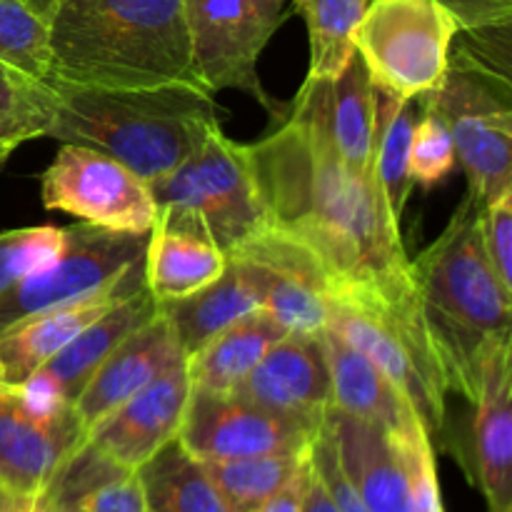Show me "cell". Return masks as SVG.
Here are the masks:
<instances>
[{"label": "cell", "instance_id": "39", "mask_svg": "<svg viewBox=\"0 0 512 512\" xmlns=\"http://www.w3.org/2000/svg\"><path fill=\"white\" fill-rule=\"evenodd\" d=\"M455 18L458 30L512 23V0H438Z\"/></svg>", "mask_w": 512, "mask_h": 512}, {"label": "cell", "instance_id": "28", "mask_svg": "<svg viewBox=\"0 0 512 512\" xmlns=\"http://www.w3.org/2000/svg\"><path fill=\"white\" fill-rule=\"evenodd\" d=\"M150 512H230L203 463L178 440L138 470Z\"/></svg>", "mask_w": 512, "mask_h": 512}, {"label": "cell", "instance_id": "12", "mask_svg": "<svg viewBox=\"0 0 512 512\" xmlns=\"http://www.w3.org/2000/svg\"><path fill=\"white\" fill-rule=\"evenodd\" d=\"M83 443L73 408L40 405L23 388L0 385V490L43 498Z\"/></svg>", "mask_w": 512, "mask_h": 512}, {"label": "cell", "instance_id": "7", "mask_svg": "<svg viewBox=\"0 0 512 512\" xmlns=\"http://www.w3.org/2000/svg\"><path fill=\"white\" fill-rule=\"evenodd\" d=\"M455 33L438 0H370L353 43L380 95L420 100L445 83Z\"/></svg>", "mask_w": 512, "mask_h": 512}, {"label": "cell", "instance_id": "14", "mask_svg": "<svg viewBox=\"0 0 512 512\" xmlns=\"http://www.w3.org/2000/svg\"><path fill=\"white\" fill-rule=\"evenodd\" d=\"M253 265L263 278V310L288 335H320L328 328L335 283L305 245L265 228L228 255Z\"/></svg>", "mask_w": 512, "mask_h": 512}, {"label": "cell", "instance_id": "38", "mask_svg": "<svg viewBox=\"0 0 512 512\" xmlns=\"http://www.w3.org/2000/svg\"><path fill=\"white\" fill-rule=\"evenodd\" d=\"M310 463H313L315 475L323 483V488L328 490L330 500L335 503L338 512H370L368 505L360 500V495L355 493V488L350 485V480L345 478L343 468L338 463V453H335L333 438H330L328 428L318 430V435L310 443Z\"/></svg>", "mask_w": 512, "mask_h": 512}, {"label": "cell", "instance_id": "11", "mask_svg": "<svg viewBox=\"0 0 512 512\" xmlns=\"http://www.w3.org/2000/svg\"><path fill=\"white\" fill-rule=\"evenodd\" d=\"M40 200L48 210L115 233L148 235L158 223L148 183L110 155L83 145L60 143L40 178Z\"/></svg>", "mask_w": 512, "mask_h": 512}, {"label": "cell", "instance_id": "1", "mask_svg": "<svg viewBox=\"0 0 512 512\" xmlns=\"http://www.w3.org/2000/svg\"><path fill=\"white\" fill-rule=\"evenodd\" d=\"M250 160L270 225L305 245L335 288L420 308L400 220L373 175L348 168L330 138L328 80L305 78L278 128L250 143Z\"/></svg>", "mask_w": 512, "mask_h": 512}, {"label": "cell", "instance_id": "18", "mask_svg": "<svg viewBox=\"0 0 512 512\" xmlns=\"http://www.w3.org/2000/svg\"><path fill=\"white\" fill-rule=\"evenodd\" d=\"M155 313H158V303L145 285L125 295L100 318L85 325L23 390L40 405L73 408L80 390L88 385L98 365L113 353L115 345L140 325L148 323Z\"/></svg>", "mask_w": 512, "mask_h": 512}, {"label": "cell", "instance_id": "26", "mask_svg": "<svg viewBox=\"0 0 512 512\" xmlns=\"http://www.w3.org/2000/svg\"><path fill=\"white\" fill-rule=\"evenodd\" d=\"M45 498L80 512H150L138 470L120 468L88 443L65 463Z\"/></svg>", "mask_w": 512, "mask_h": 512}, {"label": "cell", "instance_id": "16", "mask_svg": "<svg viewBox=\"0 0 512 512\" xmlns=\"http://www.w3.org/2000/svg\"><path fill=\"white\" fill-rule=\"evenodd\" d=\"M233 395L318 433L333 410L330 368L320 335H285Z\"/></svg>", "mask_w": 512, "mask_h": 512}, {"label": "cell", "instance_id": "40", "mask_svg": "<svg viewBox=\"0 0 512 512\" xmlns=\"http://www.w3.org/2000/svg\"><path fill=\"white\" fill-rule=\"evenodd\" d=\"M310 480H313V463H310V455L303 465L298 468V473L273 495V498L265 500L255 512H303L305 495H308Z\"/></svg>", "mask_w": 512, "mask_h": 512}, {"label": "cell", "instance_id": "44", "mask_svg": "<svg viewBox=\"0 0 512 512\" xmlns=\"http://www.w3.org/2000/svg\"><path fill=\"white\" fill-rule=\"evenodd\" d=\"M30 5H35V8L40 10V13H48V8H50V3H53V0H28Z\"/></svg>", "mask_w": 512, "mask_h": 512}, {"label": "cell", "instance_id": "27", "mask_svg": "<svg viewBox=\"0 0 512 512\" xmlns=\"http://www.w3.org/2000/svg\"><path fill=\"white\" fill-rule=\"evenodd\" d=\"M378 103V88L355 53L338 78L328 80V128L340 158L358 175H373Z\"/></svg>", "mask_w": 512, "mask_h": 512}, {"label": "cell", "instance_id": "8", "mask_svg": "<svg viewBox=\"0 0 512 512\" xmlns=\"http://www.w3.org/2000/svg\"><path fill=\"white\" fill-rule=\"evenodd\" d=\"M148 235L115 233L90 223L63 228V248L0 293V333L35 313L78 303L138 278Z\"/></svg>", "mask_w": 512, "mask_h": 512}, {"label": "cell", "instance_id": "36", "mask_svg": "<svg viewBox=\"0 0 512 512\" xmlns=\"http://www.w3.org/2000/svg\"><path fill=\"white\" fill-rule=\"evenodd\" d=\"M63 248V228L40 225L0 233V293Z\"/></svg>", "mask_w": 512, "mask_h": 512}, {"label": "cell", "instance_id": "41", "mask_svg": "<svg viewBox=\"0 0 512 512\" xmlns=\"http://www.w3.org/2000/svg\"><path fill=\"white\" fill-rule=\"evenodd\" d=\"M0 512H50V508L45 495L35 498V495H15L0 490Z\"/></svg>", "mask_w": 512, "mask_h": 512}, {"label": "cell", "instance_id": "4", "mask_svg": "<svg viewBox=\"0 0 512 512\" xmlns=\"http://www.w3.org/2000/svg\"><path fill=\"white\" fill-rule=\"evenodd\" d=\"M53 115L45 135L123 163L150 183L178 168L220 125L215 95L200 85L98 88L48 80Z\"/></svg>", "mask_w": 512, "mask_h": 512}, {"label": "cell", "instance_id": "31", "mask_svg": "<svg viewBox=\"0 0 512 512\" xmlns=\"http://www.w3.org/2000/svg\"><path fill=\"white\" fill-rule=\"evenodd\" d=\"M303 453H270L230 460H200L230 512H255L308 460Z\"/></svg>", "mask_w": 512, "mask_h": 512}, {"label": "cell", "instance_id": "3", "mask_svg": "<svg viewBox=\"0 0 512 512\" xmlns=\"http://www.w3.org/2000/svg\"><path fill=\"white\" fill-rule=\"evenodd\" d=\"M410 270L448 390L473 405L483 360L498 345L512 343V293L488 263L473 195H465L438 240L410 258Z\"/></svg>", "mask_w": 512, "mask_h": 512}, {"label": "cell", "instance_id": "32", "mask_svg": "<svg viewBox=\"0 0 512 512\" xmlns=\"http://www.w3.org/2000/svg\"><path fill=\"white\" fill-rule=\"evenodd\" d=\"M0 63L33 80L53 78L48 18L28 0H0Z\"/></svg>", "mask_w": 512, "mask_h": 512}, {"label": "cell", "instance_id": "45", "mask_svg": "<svg viewBox=\"0 0 512 512\" xmlns=\"http://www.w3.org/2000/svg\"><path fill=\"white\" fill-rule=\"evenodd\" d=\"M45 500H48V498H45ZM48 508H50V512H80V510L70 508V505H60V503H48Z\"/></svg>", "mask_w": 512, "mask_h": 512}, {"label": "cell", "instance_id": "9", "mask_svg": "<svg viewBox=\"0 0 512 512\" xmlns=\"http://www.w3.org/2000/svg\"><path fill=\"white\" fill-rule=\"evenodd\" d=\"M420 103L440 115L453 138L468 193L480 205L512 190V83L450 63L445 83Z\"/></svg>", "mask_w": 512, "mask_h": 512}, {"label": "cell", "instance_id": "30", "mask_svg": "<svg viewBox=\"0 0 512 512\" xmlns=\"http://www.w3.org/2000/svg\"><path fill=\"white\" fill-rule=\"evenodd\" d=\"M293 5L308 28V78H338L355 55V30L370 0H293Z\"/></svg>", "mask_w": 512, "mask_h": 512}, {"label": "cell", "instance_id": "35", "mask_svg": "<svg viewBox=\"0 0 512 512\" xmlns=\"http://www.w3.org/2000/svg\"><path fill=\"white\" fill-rule=\"evenodd\" d=\"M423 105L418 125L413 130V143H410V180L413 185H423V188H433V185L443 183L458 165V155H455L453 138H450L448 125L440 120L435 110Z\"/></svg>", "mask_w": 512, "mask_h": 512}, {"label": "cell", "instance_id": "37", "mask_svg": "<svg viewBox=\"0 0 512 512\" xmlns=\"http://www.w3.org/2000/svg\"><path fill=\"white\" fill-rule=\"evenodd\" d=\"M480 238L500 285L512 293V190L480 205Z\"/></svg>", "mask_w": 512, "mask_h": 512}, {"label": "cell", "instance_id": "15", "mask_svg": "<svg viewBox=\"0 0 512 512\" xmlns=\"http://www.w3.org/2000/svg\"><path fill=\"white\" fill-rule=\"evenodd\" d=\"M190 393L193 385L183 360L93 425L85 443L120 468L140 470L165 445L178 440Z\"/></svg>", "mask_w": 512, "mask_h": 512}, {"label": "cell", "instance_id": "10", "mask_svg": "<svg viewBox=\"0 0 512 512\" xmlns=\"http://www.w3.org/2000/svg\"><path fill=\"white\" fill-rule=\"evenodd\" d=\"M290 0H183L195 73L210 95L243 90L275 118L283 110L258 78V60L283 20Z\"/></svg>", "mask_w": 512, "mask_h": 512}, {"label": "cell", "instance_id": "17", "mask_svg": "<svg viewBox=\"0 0 512 512\" xmlns=\"http://www.w3.org/2000/svg\"><path fill=\"white\" fill-rule=\"evenodd\" d=\"M183 360L185 353L178 343V335L158 308V313L148 323H143L115 345L113 353L98 365L88 385L80 390L73 403L80 428L88 435V430L98 425L105 415L113 413L118 405L153 383L160 373Z\"/></svg>", "mask_w": 512, "mask_h": 512}, {"label": "cell", "instance_id": "19", "mask_svg": "<svg viewBox=\"0 0 512 512\" xmlns=\"http://www.w3.org/2000/svg\"><path fill=\"white\" fill-rule=\"evenodd\" d=\"M473 408L470 483L490 512H512V343L498 345L483 360Z\"/></svg>", "mask_w": 512, "mask_h": 512}, {"label": "cell", "instance_id": "34", "mask_svg": "<svg viewBox=\"0 0 512 512\" xmlns=\"http://www.w3.org/2000/svg\"><path fill=\"white\" fill-rule=\"evenodd\" d=\"M393 438L398 443L400 458L405 465V478H408L410 512H445L433 438H430L423 420H418L405 433H395Z\"/></svg>", "mask_w": 512, "mask_h": 512}, {"label": "cell", "instance_id": "29", "mask_svg": "<svg viewBox=\"0 0 512 512\" xmlns=\"http://www.w3.org/2000/svg\"><path fill=\"white\" fill-rule=\"evenodd\" d=\"M423 105L420 100L380 95L378 130L373 148V175L395 220L403 218L413 180H410V143Z\"/></svg>", "mask_w": 512, "mask_h": 512}, {"label": "cell", "instance_id": "43", "mask_svg": "<svg viewBox=\"0 0 512 512\" xmlns=\"http://www.w3.org/2000/svg\"><path fill=\"white\" fill-rule=\"evenodd\" d=\"M13 145H0V168H3V163L5 160L10 158V155H13Z\"/></svg>", "mask_w": 512, "mask_h": 512}, {"label": "cell", "instance_id": "24", "mask_svg": "<svg viewBox=\"0 0 512 512\" xmlns=\"http://www.w3.org/2000/svg\"><path fill=\"white\" fill-rule=\"evenodd\" d=\"M228 255L198 235L155 225L143 258L145 288L158 305L190 298L223 275Z\"/></svg>", "mask_w": 512, "mask_h": 512}, {"label": "cell", "instance_id": "2", "mask_svg": "<svg viewBox=\"0 0 512 512\" xmlns=\"http://www.w3.org/2000/svg\"><path fill=\"white\" fill-rule=\"evenodd\" d=\"M45 18L55 80L98 88L200 85L183 0H53Z\"/></svg>", "mask_w": 512, "mask_h": 512}, {"label": "cell", "instance_id": "42", "mask_svg": "<svg viewBox=\"0 0 512 512\" xmlns=\"http://www.w3.org/2000/svg\"><path fill=\"white\" fill-rule=\"evenodd\" d=\"M303 512H338L335 503L330 500L328 490L323 488V483H320L318 475H315V470H313V480H310L308 495H305Z\"/></svg>", "mask_w": 512, "mask_h": 512}, {"label": "cell", "instance_id": "21", "mask_svg": "<svg viewBox=\"0 0 512 512\" xmlns=\"http://www.w3.org/2000/svg\"><path fill=\"white\" fill-rule=\"evenodd\" d=\"M325 428L345 478L370 512H410L408 478L393 435L335 408L325 418Z\"/></svg>", "mask_w": 512, "mask_h": 512}, {"label": "cell", "instance_id": "23", "mask_svg": "<svg viewBox=\"0 0 512 512\" xmlns=\"http://www.w3.org/2000/svg\"><path fill=\"white\" fill-rule=\"evenodd\" d=\"M170 320L185 358L245 315L263 310V278L250 263L228 258L223 275L190 298L158 305Z\"/></svg>", "mask_w": 512, "mask_h": 512}, {"label": "cell", "instance_id": "22", "mask_svg": "<svg viewBox=\"0 0 512 512\" xmlns=\"http://www.w3.org/2000/svg\"><path fill=\"white\" fill-rule=\"evenodd\" d=\"M330 368L333 408L378 425L385 433H405L418 423V413L403 393L343 338L325 328L320 333Z\"/></svg>", "mask_w": 512, "mask_h": 512}, {"label": "cell", "instance_id": "33", "mask_svg": "<svg viewBox=\"0 0 512 512\" xmlns=\"http://www.w3.org/2000/svg\"><path fill=\"white\" fill-rule=\"evenodd\" d=\"M53 115V88L0 63V145L43 138Z\"/></svg>", "mask_w": 512, "mask_h": 512}, {"label": "cell", "instance_id": "20", "mask_svg": "<svg viewBox=\"0 0 512 512\" xmlns=\"http://www.w3.org/2000/svg\"><path fill=\"white\" fill-rule=\"evenodd\" d=\"M143 273L128 283L100 295L78 300V303L60 305V308L43 310L20 323L10 325L0 333V385L8 388H25L85 325L113 308L125 295L143 288Z\"/></svg>", "mask_w": 512, "mask_h": 512}, {"label": "cell", "instance_id": "6", "mask_svg": "<svg viewBox=\"0 0 512 512\" xmlns=\"http://www.w3.org/2000/svg\"><path fill=\"white\" fill-rule=\"evenodd\" d=\"M328 330L363 353L408 398L430 438L445 428V373L420 308L390 303L368 290L335 288Z\"/></svg>", "mask_w": 512, "mask_h": 512}, {"label": "cell", "instance_id": "5", "mask_svg": "<svg viewBox=\"0 0 512 512\" xmlns=\"http://www.w3.org/2000/svg\"><path fill=\"white\" fill-rule=\"evenodd\" d=\"M163 228L208 240L230 255L270 228L250 145L215 125L203 143L170 173L148 183Z\"/></svg>", "mask_w": 512, "mask_h": 512}, {"label": "cell", "instance_id": "25", "mask_svg": "<svg viewBox=\"0 0 512 512\" xmlns=\"http://www.w3.org/2000/svg\"><path fill=\"white\" fill-rule=\"evenodd\" d=\"M285 335L288 333L265 310L235 320L185 358L190 385L205 393H233Z\"/></svg>", "mask_w": 512, "mask_h": 512}, {"label": "cell", "instance_id": "13", "mask_svg": "<svg viewBox=\"0 0 512 512\" xmlns=\"http://www.w3.org/2000/svg\"><path fill=\"white\" fill-rule=\"evenodd\" d=\"M318 433L233 393L193 390L178 443L198 460L303 453Z\"/></svg>", "mask_w": 512, "mask_h": 512}]
</instances>
